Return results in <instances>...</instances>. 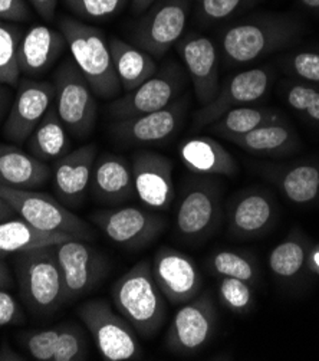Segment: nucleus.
Listing matches in <instances>:
<instances>
[{
	"mask_svg": "<svg viewBox=\"0 0 319 361\" xmlns=\"http://www.w3.org/2000/svg\"><path fill=\"white\" fill-rule=\"evenodd\" d=\"M58 27L66 39L74 62L88 81L95 97L111 99L121 94L113 55L105 33L78 19L62 16Z\"/></svg>",
	"mask_w": 319,
	"mask_h": 361,
	"instance_id": "nucleus-1",
	"label": "nucleus"
},
{
	"mask_svg": "<svg viewBox=\"0 0 319 361\" xmlns=\"http://www.w3.org/2000/svg\"><path fill=\"white\" fill-rule=\"evenodd\" d=\"M117 311L131 324L138 336L153 338L165 322L164 295L157 286L151 264L137 262L111 288Z\"/></svg>",
	"mask_w": 319,
	"mask_h": 361,
	"instance_id": "nucleus-2",
	"label": "nucleus"
},
{
	"mask_svg": "<svg viewBox=\"0 0 319 361\" xmlns=\"http://www.w3.org/2000/svg\"><path fill=\"white\" fill-rule=\"evenodd\" d=\"M15 272L22 300L30 312L51 315L66 304L54 245L16 254Z\"/></svg>",
	"mask_w": 319,
	"mask_h": 361,
	"instance_id": "nucleus-3",
	"label": "nucleus"
},
{
	"mask_svg": "<svg viewBox=\"0 0 319 361\" xmlns=\"http://www.w3.org/2000/svg\"><path fill=\"white\" fill-rule=\"evenodd\" d=\"M298 25L287 15H261L227 27L222 36V51L232 63H247L287 47Z\"/></svg>",
	"mask_w": 319,
	"mask_h": 361,
	"instance_id": "nucleus-4",
	"label": "nucleus"
},
{
	"mask_svg": "<svg viewBox=\"0 0 319 361\" xmlns=\"http://www.w3.org/2000/svg\"><path fill=\"white\" fill-rule=\"evenodd\" d=\"M78 315L91 333L101 357L106 361H132L143 357L137 331L110 301L94 298L78 308Z\"/></svg>",
	"mask_w": 319,
	"mask_h": 361,
	"instance_id": "nucleus-5",
	"label": "nucleus"
},
{
	"mask_svg": "<svg viewBox=\"0 0 319 361\" xmlns=\"http://www.w3.org/2000/svg\"><path fill=\"white\" fill-rule=\"evenodd\" d=\"M55 87L54 105L68 133L75 138H87L96 123V101L88 81L74 62L63 61L52 78Z\"/></svg>",
	"mask_w": 319,
	"mask_h": 361,
	"instance_id": "nucleus-6",
	"label": "nucleus"
},
{
	"mask_svg": "<svg viewBox=\"0 0 319 361\" xmlns=\"http://www.w3.org/2000/svg\"><path fill=\"white\" fill-rule=\"evenodd\" d=\"M0 197L6 200L23 221L41 231L61 232L88 242L95 239L92 228L51 195L0 185Z\"/></svg>",
	"mask_w": 319,
	"mask_h": 361,
	"instance_id": "nucleus-7",
	"label": "nucleus"
},
{
	"mask_svg": "<svg viewBox=\"0 0 319 361\" xmlns=\"http://www.w3.org/2000/svg\"><path fill=\"white\" fill-rule=\"evenodd\" d=\"M54 249L62 276L65 302L92 293L110 271L108 259L88 240L70 238L54 245Z\"/></svg>",
	"mask_w": 319,
	"mask_h": 361,
	"instance_id": "nucleus-8",
	"label": "nucleus"
},
{
	"mask_svg": "<svg viewBox=\"0 0 319 361\" xmlns=\"http://www.w3.org/2000/svg\"><path fill=\"white\" fill-rule=\"evenodd\" d=\"M190 13V0H157L134 25L131 44L154 59L163 58L182 39Z\"/></svg>",
	"mask_w": 319,
	"mask_h": 361,
	"instance_id": "nucleus-9",
	"label": "nucleus"
},
{
	"mask_svg": "<svg viewBox=\"0 0 319 361\" xmlns=\"http://www.w3.org/2000/svg\"><path fill=\"white\" fill-rule=\"evenodd\" d=\"M186 81L187 75L182 66L168 62L134 91L113 101L108 105V114L117 121L163 110L180 98L186 88Z\"/></svg>",
	"mask_w": 319,
	"mask_h": 361,
	"instance_id": "nucleus-10",
	"label": "nucleus"
},
{
	"mask_svg": "<svg viewBox=\"0 0 319 361\" xmlns=\"http://www.w3.org/2000/svg\"><path fill=\"white\" fill-rule=\"evenodd\" d=\"M218 312L210 295H200L183 304L165 334L168 350L190 355L201 350L216 331Z\"/></svg>",
	"mask_w": 319,
	"mask_h": 361,
	"instance_id": "nucleus-11",
	"label": "nucleus"
},
{
	"mask_svg": "<svg viewBox=\"0 0 319 361\" xmlns=\"http://www.w3.org/2000/svg\"><path fill=\"white\" fill-rule=\"evenodd\" d=\"M91 221L111 242L132 249L151 243L165 228L164 218L137 206L99 210Z\"/></svg>",
	"mask_w": 319,
	"mask_h": 361,
	"instance_id": "nucleus-12",
	"label": "nucleus"
},
{
	"mask_svg": "<svg viewBox=\"0 0 319 361\" xmlns=\"http://www.w3.org/2000/svg\"><path fill=\"white\" fill-rule=\"evenodd\" d=\"M189 108L187 98H177L163 110L117 120L110 126V133L123 146H146L171 138L183 126Z\"/></svg>",
	"mask_w": 319,
	"mask_h": 361,
	"instance_id": "nucleus-13",
	"label": "nucleus"
},
{
	"mask_svg": "<svg viewBox=\"0 0 319 361\" xmlns=\"http://www.w3.org/2000/svg\"><path fill=\"white\" fill-rule=\"evenodd\" d=\"M16 88V95L4 126V135L12 142L22 144L27 141L54 105L55 87L52 81L25 78L19 81Z\"/></svg>",
	"mask_w": 319,
	"mask_h": 361,
	"instance_id": "nucleus-14",
	"label": "nucleus"
},
{
	"mask_svg": "<svg viewBox=\"0 0 319 361\" xmlns=\"http://www.w3.org/2000/svg\"><path fill=\"white\" fill-rule=\"evenodd\" d=\"M154 281L164 298L180 305L196 298L201 290V275L194 261L183 252L163 246L151 264Z\"/></svg>",
	"mask_w": 319,
	"mask_h": 361,
	"instance_id": "nucleus-15",
	"label": "nucleus"
},
{
	"mask_svg": "<svg viewBox=\"0 0 319 361\" xmlns=\"http://www.w3.org/2000/svg\"><path fill=\"white\" fill-rule=\"evenodd\" d=\"M270 84V74L263 68L247 69L233 75L219 90L216 98L203 105L193 117V128L201 130L216 123L233 108L262 98Z\"/></svg>",
	"mask_w": 319,
	"mask_h": 361,
	"instance_id": "nucleus-16",
	"label": "nucleus"
},
{
	"mask_svg": "<svg viewBox=\"0 0 319 361\" xmlns=\"http://www.w3.org/2000/svg\"><path fill=\"white\" fill-rule=\"evenodd\" d=\"M131 170L135 196L144 206L165 210L174 199L173 163L163 154L141 150L132 154Z\"/></svg>",
	"mask_w": 319,
	"mask_h": 361,
	"instance_id": "nucleus-17",
	"label": "nucleus"
},
{
	"mask_svg": "<svg viewBox=\"0 0 319 361\" xmlns=\"http://www.w3.org/2000/svg\"><path fill=\"white\" fill-rule=\"evenodd\" d=\"M192 80L194 94L200 105H206L216 98L219 82V59L215 44L199 33H189L177 45Z\"/></svg>",
	"mask_w": 319,
	"mask_h": 361,
	"instance_id": "nucleus-18",
	"label": "nucleus"
},
{
	"mask_svg": "<svg viewBox=\"0 0 319 361\" xmlns=\"http://www.w3.org/2000/svg\"><path fill=\"white\" fill-rule=\"evenodd\" d=\"M96 156V144L89 142L54 161L52 188L66 207L74 209L84 203Z\"/></svg>",
	"mask_w": 319,
	"mask_h": 361,
	"instance_id": "nucleus-19",
	"label": "nucleus"
},
{
	"mask_svg": "<svg viewBox=\"0 0 319 361\" xmlns=\"http://www.w3.org/2000/svg\"><path fill=\"white\" fill-rule=\"evenodd\" d=\"M219 196L207 182L192 183L177 209L175 225L186 239H197L211 231L218 221Z\"/></svg>",
	"mask_w": 319,
	"mask_h": 361,
	"instance_id": "nucleus-20",
	"label": "nucleus"
},
{
	"mask_svg": "<svg viewBox=\"0 0 319 361\" xmlns=\"http://www.w3.org/2000/svg\"><path fill=\"white\" fill-rule=\"evenodd\" d=\"M61 30L46 25H33L25 33L19 47L20 74L27 78L41 77L59 59L66 48Z\"/></svg>",
	"mask_w": 319,
	"mask_h": 361,
	"instance_id": "nucleus-21",
	"label": "nucleus"
},
{
	"mask_svg": "<svg viewBox=\"0 0 319 361\" xmlns=\"http://www.w3.org/2000/svg\"><path fill=\"white\" fill-rule=\"evenodd\" d=\"M92 195L104 203H123L135 196L131 163L121 156L102 154L96 157L91 185Z\"/></svg>",
	"mask_w": 319,
	"mask_h": 361,
	"instance_id": "nucleus-22",
	"label": "nucleus"
},
{
	"mask_svg": "<svg viewBox=\"0 0 319 361\" xmlns=\"http://www.w3.org/2000/svg\"><path fill=\"white\" fill-rule=\"evenodd\" d=\"M52 177L42 160L9 144H0V185L16 190H37Z\"/></svg>",
	"mask_w": 319,
	"mask_h": 361,
	"instance_id": "nucleus-23",
	"label": "nucleus"
},
{
	"mask_svg": "<svg viewBox=\"0 0 319 361\" xmlns=\"http://www.w3.org/2000/svg\"><path fill=\"white\" fill-rule=\"evenodd\" d=\"M182 163L196 174L234 176L239 170L233 156L211 137H192L179 146Z\"/></svg>",
	"mask_w": 319,
	"mask_h": 361,
	"instance_id": "nucleus-24",
	"label": "nucleus"
},
{
	"mask_svg": "<svg viewBox=\"0 0 319 361\" xmlns=\"http://www.w3.org/2000/svg\"><path fill=\"white\" fill-rule=\"evenodd\" d=\"M117 78L123 91L131 92L157 72L156 59L146 51L128 44L117 36L108 39Z\"/></svg>",
	"mask_w": 319,
	"mask_h": 361,
	"instance_id": "nucleus-25",
	"label": "nucleus"
},
{
	"mask_svg": "<svg viewBox=\"0 0 319 361\" xmlns=\"http://www.w3.org/2000/svg\"><path fill=\"white\" fill-rule=\"evenodd\" d=\"M70 238L61 232L41 231L22 218H12L0 222V259L33 247L58 245Z\"/></svg>",
	"mask_w": 319,
	"mask_h": 361,
	"instance_id": "nucleus-26",
	"label": "nucleus"
},
{
	"mask_svg": "<svg viewBox=\"0 0 319 361\" xmlns=\"http://www.w3.org/2000/svg\"><path fill=\"white\" fill-rule=\"evenodd\" d=\"M68 130L59 118L55 105H52L45 117L27 138V150L32 156L49 163L63 157L69 149Z\"/></svg>",
	"mask_w": 319,
	"mask_h": 361,
	"instance_id": "nucleus-27",
	"label": "nucleus"
},
{
	"mask_svg": "<svg viewBox=\"0 0 319 361\" xmlns=\"http://www.w3.org/2000/svg\"><path fill=\"white\" fill-rule=\"evenodd\" d=\"M227 141L236 144L237 147L247 153L263 156H282L287 154L295 144L291 128L283 121H275L258 127L249 133L230 137Z\"/></svg>",
	"mask_w": 319,
	"mask_h": 361,
	"instance_id": "nucleus-28",
	"label": "nucleus"
},
{
	"mask_svg": "<svg viewBox=\"0 0 319 361\" xmlns=\"http://www.w3.org/2000/svg\"><path fill=\"white\" fill-rule=\"evenodd\" d=\"M273 218L272 202L259 193L240 199L232 209L230 226L236 233L254 235L263 231Z\"/></svg>",
	"mask_w": 319,
	"mask_h": 361,
	"instance_id": "nucleus-29",
	"label": "nucleus"
},
{
	"mask_svg": "<svg viewBox=\"0 0 319 361\" xmlns=\"http://www.w3.org/2000/svg\"><path fill=\"white\" fill-rule=\"evenodd\" d=\"M282 121L279 114L269 108L255 106H237L222 116L216 123H213L210 131L223 138H230L249 133L258 127L269 123Z\"/></svg>",
	"mask_w": 319,
	"mask_h": 361,
	"instance_id": "nucleus-30",
	"label": "nucleus"
},
{
	"mask_svg": "<svg viewBox=\"0 0 319 361\" xmlns=\"http://www.w3.org/2000/svg\"><path fill=\"white\" fill-rule=\"evenodd\" d=\"M23 33L16 22L0 20V84L18 87L20 81L19 47Z\"/></svg>",
	"mask_w": 319,
	"mask_h": 361,
	"instance_id": "nucleus-31",
	"label": "nucleus"
},
{
	"mask_svg": "<svg viewBox=\"0 0 319 361\" xmlns=\"http://www.w3.org/2000/svg\"><path fill=\"white\" fill-rule=\"evenodd\" d=\"M282 190L294 203H308L319 192V171L312 166H296L282 177Z\"/></svg>",
	"mask_w": 319,
	"mask_h": 361,
	"instance_id": "nucleus-32",
	"label": "nucleus"
},
{
	"mask_svg": "<svg viewBox=\"0 0 319 361\" xmlns=\"http://www.w3.org/2000/svg\"><path fill=\"white\" fill-rule=\"evenodd\" d=\"M130 0H63L65 8L84 20L104 22L120 15Z\"/></svg>",
	"mask_w": 319,
	"mask_h": 361,
	"instance_id": "nucleus-33",
	"label": "nucleus"
},
{
	"mask_svg": "<svg viewBox=\"0 0 319 361\" xmlns=\"http://www.w3.org/2000/svg\"><path fill=\"white\" fill-rule=\"evenodd\" d=\"M88 357L84 330L73 321L61 322V333L54 361H81Z\"/></svg>",
	"mask_w": 319,
	"mask_h": 361,
	"instance_id": "nucleus-34",
	"label": "nucleus"
},
{
	"mask_svg": "<svg viewBox=\"0 0 319 361\" xmlns=\"http://www.w3.org/2000/svg\"><path fill=\"white\" fill-rule=\"evenodd\" d=\"M305 262V250L298 240H283L279 243L269 257V267L272 272L282 278L296 275Z\"/></svg>",
	"mask_w": 319,
	"mask_h": 361,
	"instance_id": "nucleus-35",
	"label": "nucleus"
},
{
	"mask_svg": "<svg viewBox=\"0 0 319 361\" xmlns=\"http://www.w3.org/2000/svg\"><path fill=\"white\" fill-rule=\"evenodd\" d=\"M61 333V322L45 330H32L19 334V341L26 353L38 361H54Z\"/></svg>",
	"mask_w": 319,
	"mask_h": 361,
	"instance_id": "nucleus-36",
	"label": "nucleus"
},
{
	"mask_svg": "<svg viewBox=\"0 0 319 361\" xmlns=\"http://www.w3.org/2000/svg\"><path fill=\"white\" fill-rule=\"evenodd\" d=\"M258 2L259 0H197V19L203 23H218Z\"/></svg>",
	"mask_w": 319,
	"mask_h": 361,
	"instance_id": "nucleus-37",
	"label": "nucleus"
},
{
	"mask_svg": "<svg viewBox=\"0 0 319 361\" xmlns=\"http://www.w3.org/2000/svg\"><path fill=\"white\" fill-rule=\"evenodd\" d=\"M211 268L222 276L237 278L246 282H252L255 279V267L236 252H218L211 258Z\"/></svg>",
	"mask_w": 319,
	"mask_h": 361,
	"instance_id": "nucleus-38",
	"label": "nucleus"
},
{
	"mask_svg": "<svg viewBox=\"0 0 319 361\" xmlns=\"http://www.w3.org/2000/svg\"><path fill=\"white\" fill-rule=\"evenodd\" d=\"M220 297L226 307L236 312H244L252 305V290L249 282L225 276L220 282Z\"/></svg>",
	"mask_w": 319,
	"mask_h": 361,
	"instance_id": "nucleus-39",
	"label": "nucleus"
},
{
	"mask_svg": "<svg viewBox=\"0 0 319 361\" xmlns=\"http://www.w3.org/2000/svg\"><path fill=\"white\" fill-rule=\"evenodd\" d=\"M288 104L296 111L305 113L309 118L319 121V92L304 85H294L287 92Z\"/></svg>",
	"mask_w": 319,
	"mask_h": 361,
	"instance_id": "nucleus-40",
	"label": "nucleus"
},
{
	"mask_svg": "<svg viewBox=\"0 0 319 361\" xmlns=\"http://www.w3.org/2000/svg\"><path fill=\"white\" fill-rule=\"evenodd\" d=\"M23 321L25 314L16 298L8 291V288H0V329L18 326Z\"/></svg>",
	"mask_w": 319,
	"mask_h": 361,
	"instance_id": "nucleus-41",
	"label": "nucleus"
},
{
	"mask_svg": "<svg viewBox=\"0 0 319 361\" xmlns=\"http://www.w3.org/2000/svg\"><path fill=\"white\" fill-rule=\"evenodd\" d=\"M292 68L299 77L319 82V55L302 52L292 58Z\"/></svg>",
	"mask_w": 319,
	"mask_h": 361,
	"instance_id": "nucleus-42",
	"label": "nucleus"
},
{
	"mask_svg": "<svg viewBox=\"0 0 319 361\" xmlns=\"http://www.w3.org/2000/svg\"><path fill=\"white\" fill-rule=\"evenodd\" d=\"M30 19V11L25 0H0V20L25 22Z\"/></svg>",
	"mask_w": 319,
	"mask_h": 361,
	"instance_id": "nucleus-43",
	"label": "nucleus"
},
{
	"mask_svg": "<svg viewBox=\"0 0 319 361\" xmlns=\"http://www.w3.org/2000/svg\"><path fill=\"white\" fill-rule=\"evenodd\" d=\"M27 2L44 18L46 22H54L58 0H27Z\"/></svg>",
	"mask_w": 319,
	"mask_h": 361,
	"instance_id": "nucleus-44",
	"label": "nucleus"
},
{
	"mask_svg": "<svg viewBox=\"0 0 319 361\" xmlns=\"http://www.w3.org/2000/svg\"><path fill=\"white\" fill-rule=\"evenodd\" d=\"M12 92L8 85L0 84V123L5 117H8V113L12 105Z\"/></svg>",
	"mask_w": 319,
	"mask_h": 361,
	"instance_id": "nucleus-45",
	"label": "nucleus"
},
{
	"mask_svg": "<svg viewBox=\"0 0 319 361\" xmlns=\"http://www.w3.org/2000/svg\"><path fill=\"white\" fill-rule=\"evenodd\" d=\"M157 0H130L131 11L135 15H143L146 11H149Z\"/></svg>",
	"mask_w": 319,
	"mask_h": 361,
	"instance_id": "nucleus-46",
	"label": "nucleus"
},
{
	"mask_svg": "<svg viewBox=\"0 0 319 361\" xmlns=\"http://www.w3.org/2000/svg\"><path fill=\"white\" fill-rule=\"evenodd\" d=\"M20 361L25 360V357L22 354H19L18 351H15L13 348H11L6 343L2 344V348H0V361Z\"/></svg>",
	"mask_w": 319,
	"mask_h": 361,
	"instance_id": "nucleus-47",
	"label": "nucleus"
},
{
	"mask_svg": "<svg viewBox=\"0 0 319 361\" xmlns=\"http://www.w3.org/2000/svg\"><path fill=\"white\" fill-rule=\"evenodd\" d=\"M16 210L6 200L0 197V222L16 218Z\"/></svg>",
	"mask_w": 319,
	"mask_h": 361,
	"instance_id": "nucleus-48",
	"label": "nucleus"
},
{
	"mask_svg": "<svg viewBox=\"0 0 319 361\" xmlns=\"http://www.w3.org/2000/svg\"><path fill=\"white\" fill-rule=\"evenodd\" d=\"M12 286V276L8 265L0 259V288H9Z\"/></svg>",
	"mask_w": 319,
	"mask_h": 361,
	"instance_id": "nucleus-49",
	"label": "nucleus"
},
{
	"mask_svg": "<svg viewBox=\"0 0 319 361\" xmlns=\"http://www.w3.org/2000/svg\"><path fill=\"white\" fill-rule=\"evenodd\" d=\"M308 264H309V268H311L313 272L319 274V246H316V247L312 250V254L309 255Z\"/></svg>",
	"mask_w": 319,
	"mask_h": 361,
	"instance_id": "nucleus-50",
	"label": "nucleus"
},
{
	"mask_svg": "<svg viewBox=\"0 0 319 361\" xmlns=\"http://www.w3.org/2000/svg\"><path fill=\"white\" fill-rule=\"evenodd\" d=\"M301 4L309 9H319V0H301Z\"/></svg>",
	"mask_w": 319,
	"mask_h": 361,
	"instance_id": "nucleus-51",
	"label": "nucleus"
}]
</instances>
